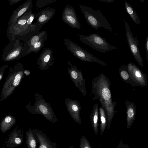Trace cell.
I'll return each mask as SVG.
<instances>
[{
	"mask_svg": "<svg viewBox=\"0 0 148 148\" xmlns=\"http://www.w3.org/2000/svg\"><path fill=\"white\" fill-rule=\"evenodd\" d=\"M80 10L84 16V19L92 28L98 30L99 28H103L115 35L112 27L99 9L95 10L90 7L79 4Z\"/></svg>",
	"mask_w": 148,
	"mask_h": 148,
	"instance_id": "7a4b0ae2",
	"label": "cell"
},
{
	"mask_svg": "<svg viewBox=\"0 0 148 148\" xmlns=\"http://www.w3.org/2000/svg\"><path fill=\"white\" fill-rule=\"evenodd\" d=\"M36 17L35 14H31L29 18L27 20V23L28 25H30L33 21L34 18Z\"/></svg>",
	"mask_w": 148,
	"mask_h": 148,
	"instance_id": "83f0119b",
	"label": "cell"
},
{
	"mask_svg": "<svg viewBox=\"0 0 148 148\" xmlns=\"http://www.w3.org/2000/svg\"><path fill=\"white\" fill-rule=\"evenodd\" d=\"M16 122L15 118L13 116L8 115L5 116L0 123V130L2 133L9 130Z\"/></svg>",
	"mask_w": 148,
	"mask_h": 148,
	"instance_id": "d6986e66",
	"label": "cell"
},
{
	"mask_svg": "<svg viewBox=\"0 0 148 148\" xmlns=\"http://www.w3.org/2000/svg\"><path fill=\"white\" fill-rule=\"evenodd\" d=\"M35 101L33 105L31 102L25 105L27 110L33 114H40L45 119L54 124L58 119L50 104L46 102L42 96L39 93L35 94Z\"/></svg>",
	"mask_w": 148,
	"mask_h": 148,
	"instance_id": "277c9868",
	"label": "cell"
},
{
	"mask_svg": "<svg viewBox=\"0 0 148 148\" xmlns=\"http://www.w3.org/2000/svg\"><path fill=\"white\" fill-rule=\"evenodd\" d=\"M119 71L120 76L122 79L125 82L129 84L130 78L127 65H123L121 66Z\"/></svg>",
	"mask_w": 148,
	"mask_h": 148,
	"instance_id": "7402d4cb",
	"label": "cell"
},
{
	"mask_svg": "<svg viewBox=\"0 0 148 148\" xmlns=\"http://www.w3.org/2000/svg\"><path fill=\"white\" fill-rule=\"evenodd\" d=\"M62 19L71 27L80 29L81 25L74 8L69 4L67 5L63 10Z\"/></svg>",
	"mask_w": 148,
	"mask_h": 148,
	"instance_id": "30bf717a",
	"label": "cell"
},
{
	"mask_svg": "<svg viewBox=\"0 0 148 148\" xmlns=\"http://www.w3.org/2000/svg\"><path fill=\"white\" fill-rule=\"evenodd\" d=\"M69 148H74V147L73 146H72L70 147Z\"/></svg>",
	"mask_w": 148,
	"mask_h": 148,
	"instance_id": "d590c367",
	"label": "cell"
},
{
	"mask_svg": "<svg viewBox=\"0 0 148 148\" xmlns=\"http://www.w3.org/2000/svg\"><path fill=\"white\" fill-rule=\"evenodd\" d=\"M26 145L27 148H37L38 143L36 129L30 127L26 133Z\"/></svg>",
	"mask_w": 148,
	"mask_h": 148,
	"instance_id": "e0dca14e",
	"label": "cell"
},
{
	"mask_svg": "<svg viewBox=\"0 0 148 148\" xmlns=\"http://www.w3.org/2000/svg\"><path fill=\"white\" fill-rule=\"evenodd\" d=\"M6 67L5 66H2L0 68V81L3 78V74Z\"/></svg>",
	"mask_w": 148,
	"mask_h": 148,
	"instance_id": "f1b7e54d",
	"label": "cell"
},
{
	"mask_svg": "<svg viewBox=\"0 0 148 148\" xmlns=\"http://www.w3.org/2000/svg\"><path fill=\"white\" fill-rule=\"evenodd\" d=\"M77 35L81 42L97 51L105 53L112 50L117 49L116 46L108 43L105 38L96 34H90L87 36L79 34Z\"/></svg>",
	"mask_w": 148,
	"mask_h": 148,
	"instance_id": "5b68a950",
	"label": "cell"
},
{
	"mask_svg": "<svg viewBox=\"0 0 148 148\" xmlns=\"http://www.w3.org/2000/svg\"><path fill=\"white\" fill-rule=\"evenodd\" d=\"M126 38L130 51L134 59L141 67L143 66V61L139 48V40L134 37L132 33L130 26L125 19L123 21Z\"/></svg>",
	"mask_w": 148,
	"mask_h": 148,
	"instance_id": "52a82bcc",
	"label": "cell"
},
{
	"mask_svg": "<svg viewBox=\"0 0 148 148\" xmlns=\"http://www.w3.org/2000/svg\"><path fill=\"white\" fill-rule=\"evenodd\" d=\"M139 1L141 2H144V0H139Z\"/></svg>",
	"mask_w": 148,
	"mask_h": 148,
	"instance_id": "e575fe53",
	"label": "cell"
},
{
	"mask_svg": "<svg viewBox=\"0 0 148 148\" xmlns=\"http://www.w3.org/2000/svg\"><path fill=\"white\" fill-rule=\"evenodd\" d=\"M99 1L105 3H111L114 1V0H99Z\"/></svg>",
	"mask_w": 148,
	"mask_h": 148,
	"instance_id": "1f68e13d",
	"label": "cell"
},
{
	"mask_svg": "<svg viewBox=\"0 0 148 148\" xmlns=\"http://www.w3.org/2000/svg\"><path fill=\"white\" fill-rule=\"evenodd\" d=\"M48 35L46 33L40 40L30 48V51L37 53L40 51L44 47L45 41L48 38Z\"/></svg>",
	"mask_w": 148,
	"mask_h": 148,
	"instance_id": "603a6c76",
	"label": "cell"
},
{
	"mask_svg": "<svg viewBox=\"0 0 148 148\" xmlns=\"http://www.w3.org/2000/svg\"><path fill=\"white\" fill-rule=\"evenodd\" d=\"M53 52L50 48H45L37 59V65L41 71L46 70L54 63Z\"/></svg>",
	"mask_w": 148,
	"mask_h": 148,
	"instance_id": "8fae6325",
	"label": "cell"
},
{
	"mask_svg": "<svg viewBox=\"0 0 148 148\" xmlns=\"http://www.w3.org/2000/svg\"><path fill=\"white\" fill-rule=\"evenodd\" d=\"M99 108L97 103H95L92 107V110L90 118L94 132L97 135L99 132Z\"/></svg>",
	"mask_w": 148,
	"mask_h": 148,
	"instance_id": "ac0fdd59",
	"label": "cell"
},
{
	"mask_svg": "<svg viewBox=\"0 0 148 148\" xmlns=\"http://www.w3.org/2000/svg\"><path fill=\"white\" fill-rule=\"evenodd\" d=\"M123 143V140L121 139V142L118 146L116 148H122V143Z\"/></svg>",
	"mask_w": 148,
	"mask_h": 148,
	"instance_id": "836d02e7",
	"label": "cell"
},
{
	"mask_svg": "<svg viewBox=\"0 0 148 148\" xmlns=\"http://www.w3.org/2000/svg\"><path fill=\"white\" fill-rule=\"evenodd\" d=\"M39 143V148H58L56 143L53 142L42 131L36 129Z\"/></svg>",
	"mask_w": 148,
	"mask_h": 148,
	"instance_id": "9a60e30c",
	"label": "cell"
},
{
	"mask_svg": "<svg viewBox=\"0 0 148 148\" xmlns=\"http://www.w3.org/2000/svg\"><path fill=\"white\" fill-rule=\"evenodd\" d=\"M100 125V134L102 135L107 126V116L103 106H102L99 109Z\"/></svg>",
	"mask_w": 148,
	"mask_h": 148,
	"instance_id": "44dd1931",
	"label": "cell"
},
{
	"mask_svg": "<svg viewBox=\"0 0 148 148\" xmlns=\"http://www.w3.org/2000/svg\"><path fill=\"white\" fill-rule=\"evenodd\" d=\"M19 54V52L18 51H16L13 52L10 54L6 59V60H10L12 59L17 57Z\"/></svg>",
	"mask_w": 148,
	"mask_h": 148,
	"instance_id": "4316f807",
	"label": "cell"
},
{
	"mask_svg": "<svg viewBox=\"0 0 148 148\" xmlns=\"http://www.w3.org/2000/svg\"><path fill=\"white\" fill-rule=\"evenodd\" d=\"M24 70L22 66L10 68L9 74L3 86L0 95V102L7 99L19 86L24 76Z\"/></svg>",
	"mask_w": 148,
	"mask_h": 148,
	"instance_id": "3957f363",
	"label": "cell"
},
{
	"mask_svg": "<svg viewBox=\"0 0 148 148\" xmlns=\"http://www.w3.org/2000/svg\"><path fill=\"white\" fill-rule=\"evenodd\" d=\"M145 49L146 52V55L147 62H148V35L147 36L146 40Z\"/></svg>",
	"mask_w": 148,
	"mask_h": 148,
	"instance_id": "f546056e",
	"label": "cell"
},
{
	"mask_svg": "<svg viewBox=\"0 0 148 148\" xmlns=\"http://www.w3.org/2000/svg\"><path fill=\"white\" fill-rule=\"evenodd\" d=\"M46 33H47L46 30L42 31L38 34L32 37L29 41L30 47H31L36 43L39 41Z\"/></svg>",
	"mask_w": 148,
	"mask_h": 148,
	"instance_id": "cb8c5ba5",
	"label": "cell"
},
{
	"mask_svg": "<svg viewBox=\"0 0 148 148\" xmlns=\"http://www.w3.org/2000/svg\"><path fill=\"white\" fill-rule=\"evenodd\" d=\"M64 44L69 51L77 58L84 61L94 62L101 66L107 67L106 64L92 54L84 49L74 42L66 38L64 39Z\"/></svg>",
	"mask_w": 148,
	"mask_h": 148,
	"instance_id": "8992f818",
	"label": "cell"
},
{
	"mask_svg": "<svg viewBox=\"0 0 148 148\" xmlns=\"http://www.w3.org/2000/svg\"><path fill=\"white\" fill-rule=\"evenodd\" d=\"M27 20L25 19H22L18 21V23L21 25H24L26 24Z\"/></svg>",
	"mask_w": 148,
	"mask_h": 148,
	"instance_id": "4dcf8cb0",
	"label": "cell"
},
{
	"mask_svg": "<svg viewBox=\"0 0 148 148\" xmlns=\"http://www.w3.org/2000/svg\"><path fill=\"white\" fill-rule=\"evenodd\" d=\"M64 103L67 111L71 117L77 123L81 124L80 111L81 108L79 101L69 98H65Z\"/></svg>",
	"mask_w": 148,
	"mask_h": 148,
	"instance_id": "4fadbf2b",
	"label": "cell"
},
{
	"mask_svg": "<svg viewBox=\"0 0 148 148\" xmlns=\"http://www.w3.org/2000/svg\"><path fill=\"white\" fill-rule=\"evenodd\" d=\"M67 64L69 66L68 71L71 79L75 86L85 96L87 93L86 80L83 77L82 71L77 69L76 65H73L69 61H67Z\"/></svg>",
	"mask_w": 148,
	"mask_h": 148,
	"instance_id": "ba28073f",
	"label": "cell"
},
{
	"mask_svg": "<svg viewBox=\"0 0 148 148\" xmlns=\"http://www.w3.org/2000/svg\"><path fill=\"white\" fill-rule=\"evenodd\" d=\"M130 80L129 84L133 87L146 86L148 82L146 74L137 66L132 63V68L128 70Z\"/></svg>",
	"mask_w": 148,
	"mask_h": 148,
	"instance_id": "9c48e42d",
	"label": "cell"
},
{
	"mask_svg": "<svg viewBox=\"0 0 148 148\" xmlns=\"http://www.w3.org/2000/svg\"><path fill=\"white\" fill-rule=\"evenodd\" d=\"M92 91L90 96L92 100L99 99V101L104 109L107 116V129L110 127L112 120L117 112L115 110V102L112 101L110 90L111 83L103 73L95 77L91 82Z\"/></svg>",
	"mask_w": 148,
	"mask_h": 148,
	"instance_id": "6da1fadb",
	"label": "cell"
},
{
	"mask_svg": "<svg viewBox=\"0 0 148 148\" xmlns=\"http://www.w3.org/2000/svg\"><path fill=\"white\" fill-rule=\"evenodd\" d=\"M24 73L26 76H28L30 74V72L28 70H24Z\"/></svg>",
	"mask_w": 148,
	"mask_h": 148,
	"instance_id": "d6a6232c",
	"label": "cell"
},
{
	"mask_svg": "<svg viewBox=\"0 0 148 148\" xmlns=\"http://www.w3.org/2000/svg\"><path fill=\"white\" fill-rule=\"evenodd\" d=\"M23 132L19 125H17L7 136L5 143L8 148H14L21 145L23 141Z\"/></svg>",
	"mask_w": 148,
	"mask_h": 148,
	"instance_id": "7c38bea8",
	"label": "cell"
},
{
	"mask_svg": "<svg viewBox=\"0 0 148 148\" xmlns=\"http://www.w3.org/2000/svg\"><path fill=\"white\" fill-rule=\"evenodd\" d=\"M57 1L56 0H37L36 2V6L37 9H41Z\"/></svg>",
	"mask_w": 148,
	"mask_h": 148,
	"instance_id": "d4e9b609",
	"label": "cell"
},
{
	"mask_svg": "<svg viewBox=\"0 0 148 148\" xmlns=\"http://www.w3.org/2000/svg\"><path fill=\"white\" fill-rule=\"evenodd\" d=\"M56 12V10L50 7L45 8L40 12L35 13L37 20L34 24L36 25H45L53 16Z\"/></svg>",
	"mask_w": 148,
	"mask_h": 148,
	"instance_id": "5bb4252c",
	"label": "cell"
},
{
	"mask_svg": "<svg viewBox=\"0 0 148 148\" xmlns=\"http://www.w3.org/2000/svg\"><path fill=\"white\" fill-rule=\"evenodd\" d=\"M125 8L127 13L136 25L141 23L139 18L134 8L128 2L124 1Z\"/></svg>",
	"mask_w": 148,
	"mask_h": 148,
	"instance_id": "ffe728a7",
	"label": "cell"
},
{
	"mask_svg": "<svg viewBox=\"0 0 148 148\" xmlns=\"http://www.w3.org/2000/svg\"><path fill=\"white\" fill-rule=\"evenodd\" d=\"M79 148H92L89 141L84 136H82L80 140Z\"/></svg>",
	"mask_w": 148,
	"mask_h": 148,
	"instance_id": "484cf974",
	"label": "cell"
},
{
	"mask_svg": "<svg viewBox=\"0 0 148 148\" xmlns=\"http://www.w3.org/2000/svg\"><path fill=\"white\" fill-rule=\"evenodd\" d=\"M125 104L127 110V128H130L135 120L136 108L135 103L132 101L127 100Z\"/></svg>",
	"mask_w": 148,
	"mask_h": 148,
	"instance_id": "2e32d148",
	"label": "cell"
}]
</instances>
